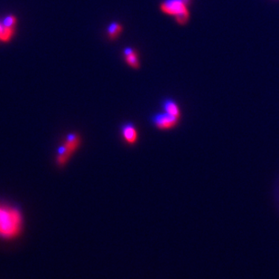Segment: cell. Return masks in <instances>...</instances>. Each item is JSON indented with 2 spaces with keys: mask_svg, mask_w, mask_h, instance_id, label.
<instances>
[{
  "mask_svg": "<svg viewBox=\"0 0 279 279\" xmlns=\"http://www.w3.org/2000/svg\"><path fill=\"white\" fill-rule=\"evenodd\" d=\"M2 29H3V24L0 23V32L2 31Z\"/></svg>",
  "mask_w": 279,
  "mask_h": 279,
  "instance_id": "cell-11",
  "label": "cell"
},
{
  "mask_svg": "<svg viewBox=\"0 0 279 279\" xmlns=\"http://www.w3.org/2000/svg\"><path fill=\"white\" fill-rule=\"evenodd\" d=\"M24 216L18 207L0 204V239L13 240L22 234Z\"/></svg>",
  "mask_w": 279,
  "mask_h": 279,
  "instance_id": "cell-1",
  "label": "cell"
},
{
  "mask_svg": "<svg viewBox=\"0 0 279 279\" xmlns=\"http://www.w3.org/2000/svg\"><path fill=\"white\" fill-rule=\"evenodd\" d=\"M163 108L165 113L173 115L174 117L180 118L181 116V111L180 107L175 101L172 99H167L163 103Z\"/></svg>",
  "mask_w": 279,
  "mask_h": 279,
  "instance_id": "cell-6",
  "label": "cell"
},
{
  "mask_svg": "<svg viewBox=\"0 0 279 279\" xmlns=\"http://www.w3.org/2000/svg\"><path fill=\"white\" fill-rule=\"evenodd\" d=\"M80 144V136L77 133H70L65 137L62 144L58 147L56 162L59 166H63L69 162L71 155L79 148Z\"/></svg>",
  "mask_w": 279,
  "mask_h": 279,
  "instance_id": "cell-3",
  "label": "cell"
},
{
  "mask_svg": "<svg viewBox=\"0 0 279 279\" xmlns=\"http://www.w3.org/2000/svg\"><path fill=\"white\" fill-rule=\"evenodd\" d=\"M124 56L126 62L131 67L136 68V69L139 67V59H138V54L135 50L130 47L126 48L124 50Z\"/></svg>",
  "mask_w": 279,
  "mask_h": 279,
  "instance_id": "cell-7",
  "label": "cell"
},
{
  "mask_svg": "<svg viewBox=\"0 0 279 279\" xmlns=\"http://www.w3.org/2000/svg\"><path fill=\"white\" fill-rule=\"evenodd\" d=\"M2 24H3L4 27H13V28H15V26L17 24V18H16L15 16H12V15L11 16H8L3 20Z\"/></svg>",
  "mask_w": 279,
  "mask_h": 279,
  "instance_id": "cell-10",
  "label": "cell"
},
{
  "mask_svg": "<svg viewBox=\"0 0 279 279\" xmlns=\"http://www.w3.org/2000/svg\"><path fill=\"white\" fill-rule=\"evenodd\" d=\"M160 8L164 14L174 17L180 25L188 22L190 18L188 4L184 0H164Z\"/></svg>",
  "mask_w": 279,
  "mask_h": 279,
  "instance_id": "cell-2",
  "label": "cell"
},
{
  "mask_svg": "<svg viewBox=\"0 0 279 279\" xmlns=\"http://www.w3.org/2000/svg\"><path fill=\"white\" fill-rule=\"evenodd\" d=\"M122 26L119 23H111V25L108 27V36L111 39H116L118 36H120V33L122 32Z\"/></svg>",
  "mask_w": 279,
  "mask_h": 279,
  "instance_id": "cell-8",
  "label": "cell"
},
{
  "mask_svg": "<svg viewBox=\"0 0 279 279\" xmlns=\"http://www.w3.org/2000/svg\"><path fill=\"white\" fill-rule=\"evenodd\" d=\"M122 136L125 141L129 144L137 143L138 138V130L132 123H127L122 127Z\"/></svg>",
  "mask_w": 279,
  "mask_h": 279,
  "instance_id": "cell-5",
  "label": "cell"
},
{
  "mask_svg": "<svg viewBox=\"0 0 279 279\" xmlns=\"http://www.w3.org/2000/svg\"><path fill=\"white\" fill-rule=\"evenodd\" d=\"M179 118L174 117L165 112L157 113L152 118L153 123L161 130H168L173 128L177 124Z\"/></svg>",
  "mask_w": 279,
  "mask_h": 279,
  "instance_id": "cell-4",
  "label": "cell"
},
{
  "mask_svg": "<svg viewBox=\"0 0 279 279\" xmlns=\"http://www.w3.org/2000/svg\"><path fill=\"white\" fill-rule=\"evenodd\" d=\"M14 33H15V28L3 26L2 31L0 32V41L9 42L13 37Z\"/></svg>",
  "mask_w": 279,
  "mask_h": 279,
  "instance_id": "cell-9",
  "label": "cell"
}]
</instances>
